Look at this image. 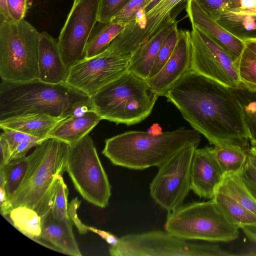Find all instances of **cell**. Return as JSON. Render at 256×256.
Instances as JSON below:
<instances>
[{"label": "cell", "mask_w": 256, "mask_h": 256, "mask_svg": "<svg viewBox=\"0 0 256 256\" xmlns=\"http://www.w3.org/2000/svg\"><path fill=\"white\" fill-rule=\"evenodd\" d=\"M164 96L210 144L250 149L242 110L230 88L190 70Z\"/></svg>", "instance_id": "6da1fadb"}, {"label": "cell", "mask_w": 256, "mask_h": 256, "mask_svg": "<svg viewBox=\"0 0 256 256\" xmlns=\"http://www.w3.org/2000/svg\"><path fill=\"white\" fill-rule=\"evenodd\" d=\"M93 105L91 97L66 82L2 80L0 84V120L36 112L68 118Z\"/></svg>", "instance_id": "7a4b0ae2"}, {"label": "cell", "mask_w": 256, "mask_h": 256, "mask_svg": "<svg viewBox=\"0 0 256 256\" xmlns=\"http://www.w3.org/2000/svg\"><path fill=\"white\" fill-rule=\"evenodd\" d=\"M200 134L184 127L154 133L128 131L105 140L102 154L114 165L135 170L159 167L182 148L198 145Z\"/></svg>", "instance_id": "3957f363"}, {"label": "cell", "mask_w": 256, "mask_h": 256, "mask_svg": "<svg viewBox=\"0 0 256 256\" xmlns=\"http://www.w3.org/2000/svg\"><path fill=\"white\" fill-rule=\"evenodd\" d=\"M70 145L48 138L36 146L29 156L24 178L10 201L13 208L26 206L42 218L51 211L58 180L66 172Z\"/></svg>", "instance_id": "277c9868"}, {"label": "cell", "mask_w": 256, "mask_h": 256, "mask_svg": "<svg viewBox=\"0 0 256 256\" xmlns=\"http://www.w3.org/2000/svg\"><path fill=\"white\" fill-rule=\"evenodd\" d=\"M158 96L146 79L128 70L92 98L102 120L130 126L150 115Z\"/></svg>", "instance_id": "5b68a950"}, {"label": "cell", "mask_w": 256, "mask_h": 256, "mask_svg": "<svg viewBox=\"0 0 256 256\" xmlns=\"http://www.w3.org/2000/svg\"><path fill=\"white\" fill-rule=\"evenodd\" d=\"M164 230L186 240L228 242L238 238V228L213 199L182 204L168 212Z\"/></svg>", "instance_id": "8992f818"}, {"label": "cell", "mask_w": 256, "mask_h": 256, "mask_svg": "<svg viewBox=\"0 0 256 256\" xmlns=\"http://www.w3.org/2000/svg\"><path fill=\"white\" fill-rule=\"evenodd\" d=\"M40 32L26 20H0V76L2 80L38 79Z\"/></svg>", "instance_id": "52a82bcc"}, {"label": "cell", "mask_w": 256, "mask_h": 256, "mask_svg": "<svg viewBox=\"0 0 256 256\" xmlns=\"http://www.w3.org/2000/svg\"><path fill=\"white\" fill-rule=\"evenodd\" d=\"M112 256H229L218 245L191 242L166 230L130 234L110 246Z\"/></svg>", "instance_id": "ba28073f"}, {"label": "cell", "mask_w": 256, "mask_h": 256, "mask_svg": "<svg viewBox=\"0 0 256 256\" xmlns=\"http://www.w3.org/2000/svg\"><path fill=\"white\" fill-rule=\"evenodd\" d=\"M66 171L76 190L91 204L106 208L111 196V186L94 144L87 134L70 146Z\"/></svg>", "instance_id": "9c48e42d"}, {"label": "cell", "mask_w": 256, "mask_h": 256, "mask_svg": "<svg viewBox=\"0 0 256 256\" xmlns=\"http://www.w3.org/2000/svg\"><path fill=\"white\" fill-rule=\"evenodd\" d=\"M198 146L192 144L182 148L158 167L150 184V196L168 212L184 204L191 190V164Z\"/></svg>", "instance_id": "30bf717a"}, {"label": "cell", "mask_w": 256, "mask_h": 256, "mask_svg": "<svg viewBox=\"0 0 256 256\" xmlns=\"http://www.w3.org/2000/svg\"><path fill=\"white\" fill-rule=\"evenodd\" d=\"M188 0H161L151 10L143 14L142 8L135 18L110 43L108 50L114 55L130 59L133 53L160 30L175 20L171 12Z\"/></svg>", "instance_id": "8fae6325"}, {"label": "cell", "mask_w": 256, "mask_h": 256, "mask_svg": "<svg viewBox=\"0 0 256 256\" xmlns=\"http://www.w3.org/2000/svg\"><path fill=\"white\" fill-rule=\"evenodd\" d=\"M100 0H74L58 44L65 64L71 67L86 58L90 34L98 21Z\"/></svg>", "instance_id": "7c38bea8"}, {"label": "cell", "mask_w": 256, "mask_h": 256, "mask_svg": "<svg viewBox=\"0 0 256 256\" xmlns=\"http://www.w3.org/2000/svg\"><path fill=\"white\" fill-rule=\"evenodd\" d=\"M190 70L230 88L240 82L235 63L214 40L192 26Z\"/></svg>", "instance_id": "4fadbf2b"}, {"label": "cell", "mask_w": 256, "mask_h": 256, "mask_svg": "<svg viewBox=\"0 0 256 256\" xmlns=\"http://www.w3.org/2000/svg\"><path fill=\"white\" fill-rule=\"evenodd\" d=\"M130 59L107 50L86 58L70 68L66 83L90 97L128 70Z\"/></svg>", "instance_id": "5bb4252c"}, {"label": "cell", "mask_w": 256, "mask_h": 256, "mask_svg": "<svg viewBox=\"0 0 256 256\" xmlns=\"http://www.w3.org/2000/svg\"><path fill=\"white\" fill-rule=\"evenodd\" d=\"M191 58L190 32L179 30L177 42L170 56L159 72L146 79L159 96H165L168 91L190 70Z\"/></svg>", "instance_id": "9a60e30c"}, {"label": "cell", "mask_w": 256, "mask_h": 256, "mask_svg": "<svg viewBox=\"0 0 256 256\" xmlns=\"http://www.w3.org/2000/svg\"><path fill=\"white\" fill-rule=\"evenodd\" d=\"M224 174L216 157L214 148L196 149L190 168V189L200 198L212 199Z\"/></svg>", "instance_id": "2e32d148"}, {"label": "cell", "mask_w": 256, "mask_h": 256, "mask_svg": "<svg viewBox=\"0 0 256 256\" xmlns=\"http://www.w3.org/2000/svg\"><path fill=\"white\" fill-rule=\"evenodd\" d=\"M187 16L192 24L200 30L221 46L235 63L240 56L245 42L236 37L211 17L196 0H188Z\"/></svg>", "instance_id": "e0dca14e"}, {"label": "cell", "mask_w": 256, "mask_h": 256, "mask_svg": "<svg viewBox=\"0 0 256 256\" xmlns=\"http://www.w3.org/2000/svg\"><path fill=\"white\" fill-rule=\"evenodd\" d=\"M244 41L256 40V0H233L216 20Z\"/></svg>", "instance_id": "ac0fdd59"}, {"label": "cell", "mask_w": 256, "mask_h": 256, "mask_svg": "<svg viewBox=\"0 0 256 256\" xmlns=\"http://www.w3.org/2000/svg\"><path fill=\"white\" fill-rule=\"evenodd\" d=\"M72 222L67 218L58 220L50 212L42 217V234L38 242L48 248L72 256H82L72 229Z\"/></svg>", "instance_id": "d6986e66"}, {"label": "cell", "mask_w": 256, "mask_h": 256, "mask_svg": "<svg viewBox=\"0 0 256 256\" xmlns=\"http://www.w3.org/2000/svg\"><path fill=\"white\" fill-rule=\"evenodd\" d=\"M70 68L60 52L58 39L46 32H40L38 52V80L49 84L66 82Z\"/></svg>", "instance_id": "ffe728a7"}, {"label": "cell", "mask_w": 256, "mask_h": 256, "mask_svg": "<svg viewBox=\"0 0 256 256\" xmlns=\"http://www.w3.org/2000/svg\"><path fill=\"white\" fill-rule=\"evenodd\" d=\"M66 118L41 112L24 114L0 120V126L46 139L52 130Z\"/></svg>", "instance_id": "44dd1931"}, {"label": "cell", "mask_w": 256, "mask_h": 256, "mask_svg": "<svg viewBox=\"0 0 256 256\" xmlns=\"http://www.w3.org/2000/svg\"><path fill=\"white\" fill-rule=\"evenodd\" d=\"M176 26L178 23L176 20H172L151 39L142 44L131 56L128 70L148 79L163 42Z\"/></svg>", "instance_id": "7402d4cb"}, {"label": "cell", "mask_w": 256, "mask_h": 256, "mask_svg": "<svg viewBox=\"0 0 256 256\" xmlns=\"http://www.w3.org/2000/svg\"><path fill=\"white\" fill-rule=\"evenodd\" d=\"M101 120V117L96 110L72 116L58 124L50 132L48 138L58 139L71 146L88 134Z\"/></svg>", "instance_id": "603a6c76"}, {"label": "cell", "mask_w": 256, "mask_h": 256, "mask_svg": "<svg viewBox=\"0 0 256 256\" xmlns=\"http://www.w3.org/2000/svg\"><path fill=\"white\" fill-rule=\"evenodd\" d=\"M21 233L38 242L42 234V218L34 209L26 206L12 208L4 216Z\"/></svg>", "instance_id": "cb8c5ba5"}, {"label": "cell", "mask_w": 256, "mask_h": 256, "mask_svg": "<svg viewBox=\"0 0 256 256\" xmlns=\"http://www.w3.org/2000/svg\"><path fill=\"white\" fill-rule=\"evenodd\" d=\"M126 24L112 21L106 22L98 21L88 38L85 58L94 57L104 52Z\"/></svg>", "instance_id": "d4e9b609"}, {"label": "cell", "mask_w": 256, "mask_h": 256, "mask_svg": "<svg viewBox=\"0 0 256 256\" xmlns=\"http://www.w3.org/2000/svg\"><path fill=\"white\" fill-rule=\"evenodd\" d=\"M230 88L242 107L250 144L256 148V88L240 82L236 88Z\"/></svg>", "instance_id": "484cf974"}, {"label": "cell", "mask_w": 256, "mask_h": 256, "mask_svg": "<svg viewBox=\"0 0 256 256\" xmlns=\"http://www.w3.org/2000/svg\"><path fill=\"white\" fill-rule=\"evenodd\" d=\"M214 149L224 176L238 174L241 172L246 163L249 150L232 144L214 146Z\"/></svg>", "instance_id": "4316f807"}, {"label": "cell", "mask_w": 256, "mask_h": 256, "mask_svg": "<svg viewBox=\"0 0 256 256\" xmlns=\"http://www.w3.org/2000/svg\"><path fill=\"white\" fill-rule=\"evenodd\" d=\"M212 199L227 218L238 228L256 224V215L226 194L217 190Z\"/></svg>", "instance_id": "83f0119b"}, {"label": "cell", "mask_w": 256, "mask_h": 256, "mask_svg": "<svg viewBox=\"0 0 256 256\" xmlns=\"http://www.w3.org/2000/svg\"><path fill=\"white\" fill-rule=\"evenodd\" d=\"M235 64L240 82L256 88V40L245 41L243 50Z\"/></svg>", "instance_id": "f1b7e54d"}, {"label": "cell", "mask_w": 256, "mask_h": 256, "mask_svg": "<svg viewBox=\"0 0 256 256\" xmlns=\"http://www.w3.org/2000/svg\"><path fill=\"white\" fill-rule=\"evenodd\" d=\"M217 190L229 195L256 215V200L246 189L238 174L225 175Z\"/></svg>", "instance_id": "f546056e"}, {"label": "cell", "mask_w": 256, "mask_h": 256, "mask_svg": "<svg viewBox=\"0 0 256 256\" xmlns=\"http://www.w3.org/2000/svg\"><path fill=\"white\" fill-rule=\"evenodd\" d=\"M29 164V156L14 160L0 167V173L5 179V188L10 201L20 187Z\"/></svg>", "instance_id": "4dcf8cb0"}, {"label": "cell", "mask_w": 256, "mask_h": 256, "mask_svg": "<svg viewBox=\"0 0 256 256\" xmlns=\"http://www.w3.org/2000/svg\"><path fill=\"white\" fill-rule=\"evenodd\" d=\"M179 30L175 27L163 42L154 61L149 78L156 75L170 56L177 42Z\"/></svg>", "instance_id": "1f68e13d"}, {"label": "cell", "mask_w": 256, "mask_h": 256, "mask_svg": "<svg viewBox=\"0 0 256 256\" xmlns=\"http://www.w3.org/2000/svg\"><path fill=\"white\" fill-rule=\"evenodd\" d=\"M242 182L256 200V148H250L246 160L241 172L238 174Z\"/></svg>", "instance_id": "d6a6232c"}, {"label": "cell", "mask_w": 256, "mask_h": 256, "mask_svg": "<svg viewBox=\"0 0 256 256\" xmlns=\"http://www.w3.org/2000/svg\"><path fill=\"white\" fill-rule=\"evenodd\" d=\"M68 190L62 176L58 180L50 211L54 218L60 220L68 218Z\"/></svg>", "instance_id": "836d02e7"}, {"label": "cell", "mask_w": 256, "mask_h": 256, "mask_svg": "<svg viewBox=\"0 0 256 256\" xmlns=\"http://www.w3.org/2000/svg\"><path fill=\"white\" fill-rule=\"evenodd\" d=\"M148 0H130L112 19L114 22L127 24L136 17L140 9L146 5Z\"/></svg>", "instance_id": "e575fe53"}, {"label": "cell", "mask_w": 256, "mask_h": 256, "mask_svg": "<svg viewBox=\"0 0 256 256\" xmlns=\"http://www.w3.org/2000/svg\"><path fill=\"white\" fill-rule=\"evenodd\" d=\"M130 0H100L98 21L106 22L110 21L114 16Z\"/></svg>", "instance_id": "d590c367"}, {"label": "cell", "mask_w": 256, "mask_h": 256, "mask_svg": "<svg viewBox=\"0 0 256 256\" xmlns=\"http://www.w3.org/2000/svg\"><path fill=\"white\" fill-rule=\"evenodd\" d=\"M213 18L217 20L230 6V0H196Z\"/></svg>", "instance_id": "8d00e7d4"}, {"label": "cell", "mask_w": 256, "mask_h": 256, "mask_svg": "<svg viewBox=\"0 0 256 256\" xmlns=\"http://www.w3.org/2000/svg\"><path fill=\"white\" fill-rule=\"evenodd\" d=\"M2 130H3V132L1 134L8 143L12 154L21 142L26 140L38 138L16 130L8 128H3Z\"/></svg>", "instance_id": "74e56055"}, {"label": "cell", "mask_w": 256, "mask_h": 256, "mask_svg": "<svg viewBox=\"0 0 256 256\" xmlns=\"http://www.w3.org/2000/svg\"><path fill=\"white\" fill-rule=\"evenodd\" d=\"M8 12L11 21L24 20L27 10V0H7Z\"/></svg>", "instance_id": "f35d334b"}, {"label": "cell", "mask_w": 256, "mask_h": 256, "mask_svg": "<svg viewBox=\"0 0 256 256\" xmlns=\"http://www.w3.org/2000/svg\"><path fill=\"white\" fill-rule=\"evenodd\" d=\"M80 204L77 198H74L68 205V217L72 224L77 228L80 234H84L88 232V226L84 224L79 219L77 214V210Z\"/></svg>", "instance_id": "ab89813d"}, {"label": "cell", "mask_w": 256, "mask_h": 256, "mask_svg": "<svg viewBox=\"0 0 256 256\" xmlns=\"http://www.w3.org/2000/svg\"><path fill=\"white\" fill-rule=\"evenodd\" d=\"M46 139L36 138L24 141L20 144L12 152L10 162L14 160L21 158L26 156L28 151L33 147H36Z\"/></svg>", "instance_id": "60d3db41"}, {"label": "cell", "mask_w": 256, "mask_h": 256, "mask_svg": "<svg viewBox=\"0 0 256 256\" xmlns=\"http://www.w3.org/2000/svg\"><path fill=\"white\" fill-rule=\"evenodd\" d=\"M0 167L10 162L12 151L6 138L0 134Z\"/></svg>", "instance_id": "b9f144b4"}, {"label": "cell", "mask_w": 256, "mask_h": 256, "mask_svg": "<svg viewBox=\"0 0 256 256\" xmlns=\"http://www.w3.org/2000/svg\"><path fill=\"white\" fill-rule=\"evenodd\" d=\"M88 228L89 231H91L92 232L100 236L110 246L116 244L118 241V238L116 237L114 235L108 232L98 230L95 228L90 226H88Z\"/></svg>", "instance_id": "7bdbcfd3"}, {"label": "cell", "mask_w": 256, "mask_h": 256, "mask_svg": "<svg viewBox=\"0 0 256 256\" xmlns=\"http://www.w3.org/2000/svg\"><path fill=\"white\" fill-rule=\"evenodd\" d=\"M241 228L250 240L256 242V224L245 226Z\"/></svg>", "instance_id": "ee69618b"}, {"label": "cell", "mask_w": 256, "mask_h": 256, "mask_svg": "<svg viewBox=\"0 0 256 256\" xmlns=\"http://www.w3.org/2000/svg\"><path fill=\"white\" fill-rule=\"evenodd\" d=\"M0 20H10L7 6V0H0Z\"/></svg>", "instance_id": "f6af8a7d"}, {"label": "cell", "mask_w": 256, "mask_h": 256, "mask_svg": "<svg viewBox=\"0 0 256 256\" xmlns=\"http://www.w3.org/2000/svg\"><path fill=\"white\" fill-rule=\"evenodd\" d=\"M161 0H148L146 5L142 8L143 14H146L151 10Z\"/></svg>", "instance_id": "bcb514c9"}]
</instances>
